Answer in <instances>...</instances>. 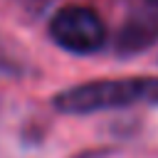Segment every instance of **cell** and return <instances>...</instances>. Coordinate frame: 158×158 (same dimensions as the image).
Here are the masks:
<instances>
[{"label": "cell", "instance_id": "cell-1", "mask_svg": "<svg viewBox=\"0 0 158 158\" xmlns=\"http://www.w3.org/2000/svg\"><path fill=\"white\" fill-rule=\"evenodd\" d=\"M131 104H158V79L156 77L101 79L64 89L62 94L54 96V106L62 114H96Z\"/></svg>", "mask_w": 158, "mask_h": 158}, {"label": "cell", "instance_id": "cell-2", "mask_svg": "<svg viewBox=\"0 0 158 158\" xmlns=\"http://www.w3.org/2000/svg\"><path fill=\"white\" fill-rule=\"evenodd\" d=\"M49 35L62 49L74 52V54L96 52L106 40L101 17L94 10L79 7V5L62 7L49 22Z\"/></svg>", "mask_w": 158, "mask_h": 158}, {"label": "cell", "instance_id": "cell-3", "mask_svg": "<svg viewBox=\"0 0 158 158\" xmlns=\"http://www.w3.org/2000/svg\"><path fill=\"white\" fill-rule=\"evenodd\" d=\"M148 2H151V5H156V7H158V0H148Z\"/></svg>", "mask_w": 158, "mask_h": 158}]
</instances>
